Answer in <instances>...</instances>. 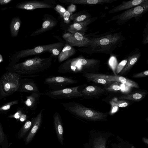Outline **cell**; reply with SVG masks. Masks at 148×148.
<instances>
[{"label": "cell", "instance_id": "5bb4252c", "mask_svg": "<svg viewBox=\"0 0 148 148\" xmlns=\"http://www.w3.org/2000/svg\"><path fill=\"white\" fill-rule=\"evenodd\" d=\"M97 19V17L90 18L85 21L76 23H73L70 25L67 29L71 33L79 32L84 35L88 29L87 26Z\"/></svg>", "mask_w": 148, "mask_h": 148}, {"label": "cell", "instance_id": "ffe728a7", "mask_svg": "<svg viewBox=\"0 0 148 148\" xmlns=\"http://www.w3.org/2000/svg\"><path fill=\"white\" fill-rule=\"evenodd\" d=\"M147 94V92L146 91L137 90L121 96L118 99L119 100L139 101L144 99Z\"/></svg>", "mask_w": 148, "mask_h": 148}, {"label": "cell", "instance_id": "74e56055", "mask_svg": "<svg viewBox=\"0 0 148 148\" xmlns=\"http://www.w3.org/2000/svg\"><path fill=\"white\" fill-rule=\"evenodd\" d=\"M12 0H0V4L1 5H7L11 2Z\"/></svg>", "mask_w": 148, "mask_h": 148}, {"label": "cell", "instance_id": "ac0fdd59", "mask_svg": "<svg viewBox=\"0 0 148 148\" xmlns=\"http://www.w3.org/2000/svg\"><path fill=\"white\" fill-rule=\"evenodd\" d=\"M44 110L43 108L41 109L36 117L34 119L33 127L26 139L27 143L32 140L38 131L41 122Z\"/></svg>", "mask_w": 148, "mask_h": 148}, {"label": "cell", "instance_id": "4fadbf2b", "mask_svg": "<svg viewBox=\"0 0 148 148\" xmlns=\"http://www.w3.org/2000/svg\"><path fill=\"white\" fill-rule=\"evenodd\" d=\"M18 91L31 93L40 92L38 87L35 81L33 79L21 78Z\"/></svg>", "mask_w": 148, "mask_h": 148}, {"label": "cell", "instance_id": "60d3db41", "mask_svg": "<svg viewBox=\"0 0 148 148\" xmlns=\"http://www.w3.org/2000/svg\"><path fill=\"white\" fill-rule=\"evenodd\" d=\"M24 115H23L21 117L20 120L21 121H23L24 120H25V119L24 118H25V117H23V116H24Z\"/></svg>", "mask_w": 148, "mask_h": 148}, {"label": "cell", "instance_id": "5b68a950", "mask_svg": "<svg viewBox=\"0 0 148 148\" xmlns=\"http://www.w3.org/2000/svg\"><path fill=\"white\" fill-rule=\"evenodd\" d=\"M21 78L17 74L7 71L0 79V96L5 97L18 91Z\"/></svg>", "mask_w": 148, "mask_h": 148}, {"label": "cell", "instance_id": "ab89813d", "mask_svg": "<svg viewBox=\"0 0 148 148\" xmlns=\"http://www.w3.org/2000/svg\"><path fill=\"white\" fill-rule=\"evenodd\" d=\"M19 114V113L18 112L14 114V117L16 119H19L20 117Z\"/></svg>", "mask_w": 148, "mask_h": 148}, {"label": "cell", "instance_id": "f35d334b", "mask_svg": "<svg viewBox=\"0 0 148 148\" xmlns=\"http://www.w3.org/2000/svg\"><path fill=\"white\" fill-rule=\"evenodd\" d=\"M142 140L145 144H146L147 145H148V139L147 138L145 137H143L142 138Z\"/></svg>", "mask_w": 148, "mask_h": 148}, {"label": "cell", "instance_id": "9c48e42d", "mask_svg": "<svg viewBox=\"0 0 148 148\" xmlns=\"http://www.w3.org/2000/svg\"><path fill=\"white\" fill-rule=\"evenodd\" d=\"M78 82V80L68 77L53 76L46 78L43 83L48 86L50 90H56L65 88L66 86Z\"/></svg>", "mask_w": 148, "mask_h": 148}, {"label": "cell", "instance_id": "836d02e7", "mask_svg": "<svg viewBox=\"0 0 148 148\" xmlns=\"http://www.w3.org/2000/svg\"><path fill=\"white\" fill-rule=\"evenodd\" d=\"M148 76V70L134 74L132 76L133 78H141L146 77Z\"/></svg>", "mask_w": 148, "mask_h": 148}, {"label": "cell", "instance_id": "6da1fadb", "mask_svg": "<svg viewBox=\"0 0 148 148\" xmlns=\"http://www.w3.org/2000/svg\"><path fill=\"white\" fill-rule=\"evenodd\" d=\"M51 58H42L36 57L19 63L8 65L6 69L16 73L21 77H38L45 72L51 66Z\"/></svg>", "mask_w": 148, "mask_h": 148}, {"label": "cell", "instance_id": "f1b7e54d", "mask_svg": "<svg viewBox=\"0 0 148 148\" xmlns=\"http://www.w3.org/2000/svg\"><path fill=\"white\" fill-rule=\"evenodd\" d=\"M119 83L116 82H113L110 85L105 87L104 89L106 90L108 92H118L120 91L121 88Z\"/></svg>", "mask_w": 148, "mask_h": 148}, {"label": "cell", "instance_id": "e0dca14e", "mask_svg": "<svg viewBox=\"0 0 148 148\" xmlns=\"http://www.w3.org/2000/svg\"><path fill=\"white\" fill-rule=\"evenodd\" d=\"M41 27L33 32L30 35L33 36L39 35L55 27L57 24L56 19L50 16H45Z\"/></svg>", "mask_w": 148, "mask_h": 148}, {"label": "cell", "instance_id": "ba28073f", "mask_svg": "<svg viewBox=\"0 0 148 148\" xmlns=\"http://www.w3.org/2000/svg\"><path fill=\"white\" fill-rule=\"evenodd\" d=\"M148 9V2L138 5L122 12L113 17V20H116V23L119 25L125 23L133 18L136 19L141 16Z\"/></svg>", "mask_w": 148, "mask_h": 148}, {"label": "cell", "instance_id": "603a6c76", "mask_svg": "<svg viewBox=\"0 0 148 148\" xmlns=\"http://www.w3.org/2000/svg\"><path fill=\"white\" fill-rule=\"evenodd\" d=\"M75 52V49L66 43L58 56V62H61L66 60L73 56Z\"/></svg>", "mask_w": 148, "mask_h": 148}, {"label": "cell", "instance_id": "2e32d148", "mask_svg": "<svg viewBox=\"0 0 148 148\" xmlns=\"http://www.w3.org/2000/svg\"><path fill=\"white\" fill-rule=\"evenodd\" d=\"M105 91L104 88L97 86H86L81 92L83 95L82 98H88L100 96Z\"/></svg>", "mask_w": 148, "mask_h": 148}, {"label": "cell", "instance_id": "8fae6325", "mask_svg": "<svg viewBox=\"0 0 148 148\" xmlns=\"http://www.w3.org/2000/svg\"><path fill=\"white\" fill-rule=\"evenodd\" d=\"M16 8L27 10H32L38 8H53L54 6L49 2L43 1H30L21 2L17 4Z\"/></svg>", "mask_w": 148, "mask_h": 148}, {"label": "cell", "instance_id": "44dd1931", "mask_svg": "<svg viewBox=\"0 0 148 148\" xmlns=\"http://www.w3.org/2000/svg\"><path fill=\"white\" fill-rule=\"evenodd\" d=\"M42 93L40 92L32 93L26 96L25 103L27 107L31 110H35L39 103Z\"/></svg>", "mask_w": 148, "mask_h": 148}, {"label": "cell", "instance_id": "d4e9b609", "mask_svg": "<svg viewBox=\"0 0 148 148\" xmlns=\"http://www.w3.org/2000/svg\"><path fill=\"white\" fill-rule=\"evenodd\" d=\"M116 0H65L63 2L73 4L83 5L103 4L105 3H111Z\"/></svg>", "mask_w": 148, "mask_h": 148}, {"label": "cell", "instance_id": "8992f818", "mask_svg": "<svg viewBox=\"0 0 148 148\" xmlns=\"http://www.w3.org/2000/svg\"><path fill=\"white\" fill-rule=\"evenodd\" d=\"M64 44L57 42L48 45L38 46L31 49L22 50L16 52L10 58V62L9 65L17 63L21 58L28 56L43 53L46 52H50L54 48L63 47Z\"/></svg>", "mask_w": 148, "mask_h": 148}, {"label": "cell", "instance_id": "7a4b0ae2", "mask_svg": "<svg viewBox=\"0 0 148 148\" xmlns=\"http://www.w3.org/2000/svg\"><path fill=\"white\" fill-rule=\"evenodd\" d=\"M100 63L98 60L79 56L64 61L59 66L57 71L60 73H95L99 68Z\"/></svg>", "mask_w": 148, "mask_h": 148}, {"label": "cell", "instance_id": "4316f807", "mask_svg": "<svg viewBox=\"0 0 148 148\" xmlns=\"http://www.w3.org/2000/svg\"><path fill=\"white\" fill-rule=\"evenodd\" d=\"M91 15L87 12H80L70 16V20L76 23L86 20L91 17Z\"/></svg>", "mask_w": 148, "mask_h": 148}, {"label": "cell", "instance_id": "3957f363", "mask_svg": "<svg viewBox=\"0 0 148 148\" xmlns=\"http://www.w3.org/2000/svg\"><path fill=\"white\" fill-rule=\"evenodd\" d=\"M65 109L71 114L80 118L93 121H105L108 114L87 107L74 101L61 103Z\"/></svg>", "mask_w": 148, "mask_h": 148}, {"label": "cell", "instance_id": "d590c367", "mask_svg": "<svg viewBox=\"0 0 148 148\" xmlns=\"http://www.w3.org/2000/svg\"><path fill=\"white\" fill-rule=\"evenodd\" d=\"M70 14V12L68 10L66 11L63 14V17L64 21L65 23H68L69 22Z\"/></svg>", "mask_w": 148, "mask_h": 148}, {"label": "cell", "instance_id": "7c38bea8", "mask_svg": "<svg viewBox=\"0 0 148 148\" xmlns=\"http://www.w3.org/2000/svg\"><path fill=\"white\" fill-rule=\"evenodd\" d=\"M96 74L97 76L108 81L119 82L129 87L135 88L139 87L137 83L123 76Z\"/></svg>", "mask_w": 148, "mask_h": 148}, {"label": "cell", "instance_id": "4dcf8cb0", "mask_svg": "<svg viewBox=\"0 0 148 148\" xmlns=\"http://www.w3.org/2000/svg\"><path fill=\"white\" fill-rule=\"evenodd\" d=\"M18 100H15L8 102L0 106V112H2L9 110L11 107L18 103Z\"/></svg>", "mask_w": 148, "mask_h": 148}, {"label": "cell", "instance_id": "277c9868", "mask_svg": "<svg viewBox=\"0 0 148 148\" xmlns=\"http://www.w3.org/2000/svg\"><path fill=\"white\" fill-rule=\"evenodd\" d=\"M88 47L93 52L105 53L113 47H116L123 40V37L119 33L106 35L103 36L90 39Z\"/></svg>", "mask_w": 148, "mask_h": 148}, {"label": "cell", "instance_id": "e575fe53", "mask_svg": "<svg viewBox=\"0 0 148 148\" xmlns=\"http://www.w3.org/2000/svg\"><path fill=\"white\" fill-rule=\"evenodd\" d=\"M127 62V60H124L121 61L118 65L116 69V73H119L124 68Z\"/></svg>", "mask_w": 148, "mask_h": 148}, {"label": "cell", "instance_id": "52a82bcc", "mask_svg": "<svg viewBox=\"0 0 148 148\" xmlns=\"http://www.w3.org/2000/svg\"><path fill=\"white\" fill-rule=\"evenodd\" d=\"M80 86L69 88H65L56 90H50L42 93V95L47 96L53 99H72L82 98Z\"/></svg>", "mask_w": 148, "mask_h": 148}, {"label": "cell", "instance_id": "83f0119b", "mask_svg": "<svg viewBox=\"0 0 148 148\" xmlns=\"http://www.w3.org/2000/svg\"><path fill=\"white\" fill-rule=\"evenodd\" d=\"M94 148H106V140L101 136L95 138L93 143Z\"/></svg>", "mask_w": 148, "mask_h": 148}, {"label": "cell", "instance_id": "d6986e66", "mask_svg": "<svg viewBox=\"0 0 148 148\" xmlns=\"http://www.w3.org/2000/svg\"><path fill=\"white\" fill-rule=\"evenodd\" d=\"M53 119L54 127L58 140L62 145L64 140L63 130L61 117L58 113H55L53 115Z\"/></svg>", "mask_w": 148, "mask_h": 148}, {"label": "cell", "instance_id": "f546056e", "mask_svg": "<svg viewBox=\"0 0 148 148\" xmlns=\"http://www.w3.org/2000/svg\"><path fill=\"white\" fill-rule=\"evenodd\" d=\"M129 102L125 100H117L114 99L112 100L111 103L120 108H124L127 106L129 105Z\"/></svg>", "mask_w": 148, "mask_h": 148}, {"label": "cell", "instance_id": "9a60e30c", "mask_svg": "<svg viewBox=\"0 0 148 148\" xmlns=\"http://www.w3.org/2000/svg\"><path fill=\"white\" fill-rule=\"evenodd\" d=\"M148 2V0H133L128 1H123L120 4L114 7L110 10L108 13H112L125 10H127L138 5Z\"/></svg>", "mask_w": 148, "mask_h": 148}, {"label": "cell", "instance_id": "30bf717a", "mask_svg": "<svg viewBox=\"0 0 148 148\" xmlns=\"http://www.w3.org/2000/svg\"><path fill=\"white\" fill-rule=\"evenodd\" d=\"M62 37L66 43L72 47H88L90 41V39L79 32L66 33L63 35Z\"/></svg>", "mask_w": 148, "mask_h": 148}, {"label": "cell", "instance_id": "8d00e7d4", "mask_svg": "<svg viewBox=\"0 0 148 148\" xmlns=\"http://www.w3.org/2000/svg\"><path fill=\"white\" fill-rule=\"evenodd\" d=\"M63 47H57L54 48L50 52L53 56H58L60 53Z\"/></svg>", "mask_w": 148, "mask_h": 148}, {"label": "cell", "instance_id": "1f68e13d", "mask_svg": "<svg viewBox=\"0 0 148 148\" xmlns=\"http://www.w3.org/2000/svg\"><path fill=\"white\" fill-rule=\"evenodd\" d=\"M34 120L32 121H27L21 130V136H23L29 129L33 124Z\"/></svg>", "mask_w": 148, "mask_h": 148}, {"label": "cell", "instance_id": "7402d4cb", "mask_svg": "<svg viewBox=\"0 0 148 148\" xmlns=\"http://www.w3.org/2000/svg\"><path fill=\"white\" fill-rule=\"evenodd\" d=\"M130 54L127 58L125 65L120 73L121 75L125 74L129 71L136 62L140 56V53L139 51H135Z\"/></svg>", "mask_w": 148, "mask_h": 148}, {"label": "cell", "instance_id": "484cf974", "mask_svg": "<svg viewBox=\"0 0 148 148\" xmlns=\"http://www.w3.org/2000/svg\"><path fill=\"white\" fill-rule=\"evenodd\" d=\"M21 24V21L18 16H15L12 19L10 24V33L12 37H15L17 36Z\"/></svg>", "mask_w": 148, "mask_h": 148}, {"label": "cell", "instance_id": "cb8c5ba5", "mask_svg": "<svg viewBox=\"0 0 148 148\" xmlns=\"http://www.w3.org/2000/svg\"><path fill=\"white\" fill-rule=\"evenodd\" d=\"M82 75L88 82L102 85L105 87L109 86L113 82L106 80L97 76L96 73H87L83 74Z\"/></svg>", "mask_w": 148, "mask_h": 148}, {"label": "cell", "instance_id": "d6a6232c", "mask_svg": "<svg viewBox=\"0 0 148 148\" xmlns=\"http://www.w3.org/2000/svg\"><path fill=\"white\" fill-rule=\"evenodd\" d=\"M54 9L59 13L61 16H63L64 13L66 11L63 7L60 5H57L54 7Z\"/></svg>", "mask_w": 148, "mask_h": 148}]
</instances>
